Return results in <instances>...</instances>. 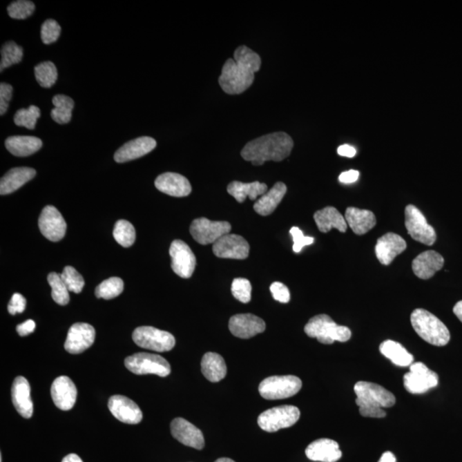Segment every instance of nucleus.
Listing matches in <instances>:
<instances>
[{
  "instance_id": "nucleus-10",
  "label": "nucleus",
  "mask_w": 462,
  "mask_h": 462,
  "mask_svg": "<svg viewBox=\"0 0 462 462\" xmlns=\"http://www.w3.org/2000/svg\"><path fill=\"white\" fill-rule=\"evenodd\" d=\"M354 389L357 396V406L371 405L385 408L392 407L396 404L395 396L384 387L374 383L359 381L354 385Z\"/></svg>"
},
{
  "instance_id": "nucleus-18",
  "label": "nucleus",
  "mask_w": 462,
  "mask_h": 462,
  "mask_svg": "<svg viewBox=\"0 0 462 462\" xmlns=\"http://www.w3.org/2000/svg\"><path fill=\"white\" fill-rule=\"evenodd\" d=\"M171 431L173 438L186 446L198 450L205 447V439L202 431L185 418H175L171 422Z\"/></svg>"
},
{
  "instance_id": "nucleus-40",
  "label": "nucleus",
  "mask_w": 462,
  "mask_h": 462,
  "mask_svg": "<svg viewBox=\"0 0 462 462\" xmlns=\"http://www.w3.org/2000/svg\"><path fill=\"white\" fill-rule=\"evenodd\" d=\"M113 236L118 244L128 248L133 245L135 241V230L130 222L119 220L114 227Z\"/></svg>"
},
{
  "instance_id": "nucleus-36",
  "label": "nucleus",
  "mask_w": 462,
  "mask_h": 462,
  "mask_svg": "<svg viewBox=\"0 0 462 462\" xmlns=\"http://www.w3.org/2000/svg\"><path fill=\"white\" fill-rule=\"evenodd\" d=\"M35 78L42 88H52L58 79V70L51 61L38 64L35 68Z\"/></svg>"
},
{
  "instance_id": "nucleus-46",
  "label": "nucleus",
  "mask_w": 462,
  "mask_h": 462,
  "mask_svg": "<svg viewBox=\"0 0 462 462\" xmlns=\"http://www.w3.org/2000/svg\"><path fill=\"white\" fill-rule=\"evenodd\" d=\"M289 232L293 241V250L296 253H300L304 247L313 244L314 242V238L304 235L303 232L298 227H292Z\"/></svg>"
},
{
  "instance_id": "nucleus-38",
  "label": "nucleus",
  "mask_w": 462,
  "mask_h": 462,
  "mask_svg": "<svg viewBox=\"0 0 462 462\" xmlns=\"http://www.w3.org/2000/svg\"><path fill=\"white\" fill-rule=\"evenodd\" d=\"M124 291V281L119 278H110L103 281L95 289L97 298H116Z\"/></svg>"
},
{
  "instance_id": "nucleus-23",
  "label": "nucleus",
  "mask_w": 462,
  "mask_h": 462,
  "mask_svg": "<svg viewBox=\"0 0 462 462\" xmlns=\"http://www.w3.org/2000/svg\"><path fill=\"white\" fill-rule=\"evenodd\" d=\"M444 259L441 254L434 250H428L418 256L412 263V269L418 278L427 280L442 269Z\"/></svg>"
},
{
  "instance_id": "nucleus-26",
  "label": "nucleus",
  "mask_w": 462,
  "mask_h": 462,
  "mask_svg": "<svg viewBox=\"0 0 462 462\" xmlns=\"http://www.w3.org/2000/svg\"><path fill=\"white\" fill-rule=\"evenodd\" d=\"M30 383L24 377H17L13 382L12 398L14 407L21 416L30 418L33 415V403L30 396Z\"/></svg>"
},
{
  "instance_id": "nucleus-27",
  "label": "nucleus",
  "mask_w": 462,
  "mask_h": 462,
  "mask_svg": "<svg viewBox=\"0 0 462 462\" xmlns=\"http://www.w3.org/2000/svg\"><path fill=\"white\" fill-rule=\"evenodd\" d=\"M37 171L33 168L17 167L10 170L0 181V195H9L23 187L35 177Z\"/></svg>"
},
{
  "instance_id": "nucleus-45",
  "label": "nucleus",
  "mask_w": 462,
  "mask_h": 462,
  "mask_svg": "<svg viewBox=\"0 0 462 462\" xmlns=\"http://www.w3.org/2000/svg\"><path fill=\"white\" fill-rule=\"evenodd\" d=\"M60 33L61 27L55 20L48 19L42 24L41 37L43 43H45V44H52V43L58 41Z\"/></svg>"
},
{
  "instance_id": "nucleus-25",
  "label": "nucleus",
  "mask_w": 462,
  "mask_h": 462,
  "mask_svg": "<svg viewBox=\"0 0 462 462\" xmlns=\"http://www.w3.org/2000/svg\"><path fill=\"white\" fill-rule=\"evenodd\" d=\"M306 456L314 461L336 462L341 459L343 454L338 443L334 440L321 439L308 445Z\"/></svg>"
},
{
  "instance_id": "nucleus-32",
  "label": "nucleus",
  "mask_w": 462,
  "mask_h": 462,
  "mask_svg": "<svg viewBox=\"0 0 462 462\" xmlns=\"http://www.w3.org/2000/svg\"><path fill=\"white\" fill-rule=\"evenodd\" d=\"M267 189V185L261 184L260 182L244 184V182L234 181L229 184L227 191L239 203H242L245 202L247 197H249L251 200H256L260 195H264Z\"/></svg>"
},
{
  "instance_id": "nucleus-35",
  "label": "nucleus",
  "mask_w": 462,
  "mask_h": 462,
  "mask_svg": "<svg viewBox=\"0 0 462 462\" xmlns=\"http://www.w3.org/2000/svg\"><path fill=\"white\" fill-rule=\"evenodd\" d=\"M52 104L55 106L51 112L52 119L59 124L69 123L75 106L73 99L69 96L58 95L53 97Z\"/></svg>"
},
{
  "instance_id": "nucleus-2",
  "label": "nucleus",
  "mask_w": 462,
  "mask_h": 462,
  "mask_svg": "<svg viewBox=\"0 0 462 462\" xmlns=\"http://www.w3.org/2000/svg\"><path fill=\"white\" fill-rule=\"evenodd\" d=\"M293 148V139L287 133L275 132L249 142L241 155L253 166H261L270 160L280 162L289 156Z\"/></svg>"
},
{
  "instance_id": "nucleus-55",
  "label": "nucleus",
  "mask_w": 462,
  "mask_h": 462,
  "mask_svg": "<svg viewBox=\"0 0 462 462\" xmlns=\"http://www.w3.org/2000/svg\"><path fill=\"white\" fill-rule=\"evenodd\" d=\"M454 314H456V316L459 318L462 323V300L457 302L456 306L454 307L453 309Z\"/></svg>"
},
{
  "instance_id": "nucleus-47",
  "label": "nucleus",
  "mask_w": 462,
  "mask_h": 462,
  "mask_svg": "<svg viewBox=\"0 0 462 462\" xmlns=\"http://www.w3.org/2000/svg\"><path fill=\"white\" fill-rule=\"evenodd\" d=\"M12 86L2 82L0 84V115L6 114L12 97Z\"/></svg>"
},
{
  "instance_id": "nucleus-22",
  "label": "nucleus",
  "mask_w": 462,
  "mask_h": 462,
  "mask_svg": "<svg viewBox=\"0 0 462 462\" xmlns=\"http://www.w3.org/2000/svg\"><path fill=\"white\" fill-rule=\"evenodd\" d=\"M156 146L155 139L148 136H142V137L132 139L122 146L115 153L114 160L117 163L128 162V161L145 156L146 154L152 152Z\"/></svg>"
},
{
  "instance_id": "nucleus-29",
  "label": "nucleus",
  "mask_w": 462,
  "mask_h": 462,
  "mask_svg": "<svg viewBox=\"0 0 462 462\" xmlns=\"http://www.w3.org/2000/svg\"><path fill=\"white\" fill-rule=\"evenodd\" d=\"M287 193V186L284 182H278L269 191L258 199L253 205V209L261 216H268L274 212Z\"/></svg>"
},
{
  "instance_id": "nucleus-15",
  "label": "nucleus",
  "mask_w": 462,
  "mask_h": 462,
  "mask_svg": "<svg viewBox=\"0 0 462 462\" xmlns=\"http://www.w3.org/2000/svg\"><path fill=\"white\" fill-rule=\"evenodd\" d=\"M39 227L42 235L52 242H59L66 233V222L56 207L46 206L39 218Z\"/></svg>"
},
{
  "instance_id": "nucleus-9",
  "label": "nucleus",
  "mask_w": 462,
  "mask_h": 462,
  "mask_svg": "<svg viewBox=\"0 0 462 462\" xmlns=\"http://www.w3.org/2000/svg\"><path fill=\"white\" fill-rule=\"evenodd\" d=\"M135 345L142 349L156 351V352H167L173 349L175 339L170 332L152 327H141L136 328L133 332Z\"/></svg>"
},
{
  "instance_id": "nucleus-39",
  "label": "nucleus",
  "mask_w": 462,
  "mask_h": 462,
  "mask_svg": "<svg viewBox=\"0 0 462 462\" xmlns=\"http://www.w3.org/2000/svg\"><path fill=\"white\" fill-rule=\"evenodd\" d=\"M1 56L0 70L3 71L6 68L21 62L23 57V49L17 43L9 41L2 46Z\"/></svg>"
},
{
  "instance_id": "nucleus-54",
  "label": "nucleus",
  "mask_w": 462,
  "mask_h": 462,
  "mask_svg": "<svg viewBox=\"0 0 462 462\" xmlns=\"http://www.w3.org/2000/svg\"><path fill=\"white\" fill-rule=\"evenodd\" d=\"M378 462H396V459L393 453L387 451V452L383 454V456Z\"/></svg>"
},
{
  "instance_id": "nucleus-21",
  "label": "nucleus",
  "mask_w": 462,
  "mask_h": 462,
  "mask_svg": "<svg viewBox=\"0 0 462 462\" xmlns=\"http://www.w3.org/2000/svg\"><path fill=\"white\" fill-rule=\"evenodd\" d=\"M51 395L57 407L63 411H69L76 403L77 387L67 376H61L52 383Z\"/></svg>"
},
{
  "instance_id": "nucleus-56",
  "label": "nucleus",
  "mask_w": 462,
  "mask_h": 462,
  "mask_svg": "<svg viewBox=\"0 0 462 462\" xmlns=\"http://www.w3.org/2000/svg\"><path fill=\"white\" fill-rule=\"evenodd\" d=\"M62 462H84L81 461V458L77 456L76 454H68L67 456L64 457Z\"/></svg>"
},
{
  "instance_id": "nucleus-48",
  "label": "nucleus",
  "mask_w": 462,
  "mask_h": 462,
  "mask_svg": "<svg viewBox=\"0 0 462 462\" xmlns=\"http://www.w3.org/2000/svg\"><path fill=\"white\" fill-rule=\"evenodd\" d=\"M272 296L276 300L281 303H288L290 300V293L287 288L282 282H275L270 287Z\"/></svg>"
},
{
  "instance_id": "nucleus-19",
  "label": "nucleus",
  "mask_w": 462,
  "mask_h": 462,
  "mask_svg": "<svg viewBox=\"0 0 462 462\" xmlns=\"http://www.w3.org/2000/svg\"><path fill=\"white\" fill-rule=\"evenodd\" d=\"M110 413L125 424L136 425L142 421V412L138 405L126 396L116 395L108 402Z\"/></svg>"
},
{
  "instance_id": "nucleus-11",
  "label": "nucleus",
  "mask_w": 462,
  "mask_h": 462,
  "mask_svg": "<svg viewBox=\"0 0 462 462\" xmlns=\"http://www.w3.org/2000/svg\"><path fill=\"white\" fill-rule=\"evenodd\" d=\"M405 389L408 392L418 395L439 385V375L422 363H414L410 366V371L404 375Z\"/></svg>"
},
{
  "instance_id": "nucleus-37",
  "label": "nucleus",
  "mask_w": 462,
  "mask_h": 462,
  "mask_svg": "<svg viewBox=\"0 0 462 462\" xmlns=\"http://www.w3.org/2000/svg\"><path fill=\"white\" fill-rule=\"evenodd\" d=\"M48 281L52 288V297L55 302L61 306H66L70 302L69 289L63 281L61 274L51 272L48 275Z\"/></svg>"
},
{
  "instance_id": "nucleus-52",
  "label": "nucleus",
  "mask_w": 462,
  "mask_h": 462,
  "mask_svg": "<svg viewBox=\"0 0 462 462\" xmlns=\"http://www.w3.org/2000/svg\"><path fill=\"white\" fill-rule=\"evenodd\" d=\"M35 329V323L34 320H28L24 323L20 324L17 327V331L21 336H25L33 333Z\"/></svg>"
},
{
  "instance_id": "nucleus-24",
  "label": "nucleus",
  "mask_w": 462,
  "mask_h": 462,
  "mask_svg": "<svg viewBox=\"0 0 462 462\" xmlns=\"http://www.w3.org/2000/svg\"><path fill=\"white\" fill-rule=\"evenodd\" d=\"M155 187L160 192L173 197H185L191 195L192 187L187 178L180 174L167 173L156 178Z\"/></svg>"
},
{
  "instance_id": "nucleus-16",
  "label": "nucleus",
  "mask_w": 462,
  "mask_h": 462,
  "mask_svg": "<svg viewBox=\"0 0 462 462\" xmlns=\"http://www.w3.org/2000/svg\"><path fill=\"white\" fill-rule=\"evenodd\" d=\"M95 339V329L92 325L77 323L68 332L64 349L70 354H81L94 345Z\"/></svg>"
},
{
  "instance_id": "nucleus-30",
  "label": "nucleus",
  "mask_w": 462,
  "mask_h": 462,
  "mask_svg": "<svg viewBox=\"0 0 462 462\" xmlns=\"http://www.w3.org/2000/svg\"><path fill=\"white\" fill-rule=\"evenodd\" d=\"M314 218L318 230L321 232L328 233L332 228L342 233L347 231V224L345 217H343L335 207L327 206L318 211L314 213Z\"/></svg>"
},
{
  "instance_id": "nucleus-42",
  "label": "nucleus",
  "mask_w": 462,
  "mask_h": 462,
  "mask_svg": "<svg viewBox=\"0 0 462 462\" xmlns=\"http://www.w3.org/2000/svg\"><path fill=\"white\" fill-rule=\"evenodd\" d=\"M61 277H62L63 281L70 292L76 293L81 292L85 285L84 279L74 267H64Z\"/></svg>"
},
{
  "instance_id": "nucleus-3",
  "label": "nucleus",
  "mask_w": 462,
  "mask_h": 462,
  "mask_svg": "<svg viewBox=\"0 0 462 462\" xmlns=\"http://www.w3.org/2000/svg\"><path fill=\"white\" fill-rule=\"evenodd\" d=\"M411 324L415 332L430 345L443 347L450 342L449 329L428 311L422 308L415 309L411 314Z\"/></svg>"
},
{
  "instance_id": "nucleus-12",
  "label": "nucleus",
  "mask_w": 462,
  "mask_h": 462,
  "mask_svg": "<svg viewBox=\"0 0 462 462\" xmlns=\"http://www.w3.org/2000/svg\"><path fill=\"white\" fill-rule=\"evenodd\" d=\"M189 231L200 244H214L222 236L231 232V225L227 221H212L200 218L192 222Z\"/></svg>"
},
{
  "instance_id": "nucleus-53",
  "label": "nucleus",
  "mask_w": 462,
  "mask_h": 462,
  "mask_svg": "<svg viewBox=\"0 0 462 462\" xmlns=\"http://www.w3.org/2000/svg\"><path fill=\"white\" fill-rule=\"evenodd\" d=\"M338 153L340 156L353 157L356 155V149L352 146L345 144L339 146Z\"/></svg>"
},
{
  "instance_id": "nucleus-31",
  "label": "nucleus",
  "mask_w": 462,
  "mask_h": 462,
  "mask_svg": "<svg viewBox=\"0 0 462 462\" xmlns=\"http://www.w3.org/2000/svg\"><path fill=\"white\" fill-rule=\"evenodd\" d=\"M41 139L35 136L14 135L7 138L6 148L8 151L17 157L32 155L41 148Z\"/></svg>"
},
{
  "instance_id": "nucleus-8",
  "label": "nucleus",
  "mask_w": 462,
  "mask_h": 462,
  "mask_svg": "<svg viewBox=\"0 0 462 462\" xmlns=\"http://www.w3.org/2000/svg\"><path fill=\"white\" fill-rule=\"evenodd\" d=\"M405 227L412 238L426 246H432L436 240L434 228L426 221L424 214L414 205L405 209Z\"/></svg>"
},
{
  "instance_id": "nucleus-34",
  "label": "nucleus",
  "mask_w": 462,
  "mask_h": 462,
  "mask_svg": "<svg viewBox=\"0 0 462 462\" xmlns=\"http://www.w3.org/2000/svg\"><path fill=\"white\" fill-rule=\"evenodd\" d=\"M383 356L401 367H410L414 363V356L399 343L386 340L379 347Z\"/></svg>"
},
{
  "instance_id": "nucleus-5",
  "label": "nucleus",
  "mask_w": 462,
  "mask_h": 462,
  "mask_svg": "<svg viewBox=\"0 0 462 462\" xmlns=\"http://www.w3.org/2000/svg\"><path fill=\"white\" fill-rule=\"evenodd\" d=\"M302 382L296 376H272L264 379L259 392L267 400H280L296 395L302 389Z\"/></svg>"
},
{
  "instance_id": "nucleus-51",
  "label": "nucleus",
  "mask_w": 462,
  "mask_h": 462,
  "mask_svg": "<svg viewBox=\"0 0 462 462\" xmlns=\"http://www.w3.org/2000/svg\"><path fill=\"white\" fill-rule=\"evenodd\" d=\"M359 175V171L356 170L345 171V173L339 175V181L345 184H353V182H356L358 180Z\"/></svg>"
},
{
  "instance_id": "nucleus-14",
  "label": "nucleus",
  "mask_w": 462,
  "mask_h": 462,
  "mask_svg": "<svg viewBox=\"0 0 462 462\" xmlns=\"http://www.w3.org/2000/svg\"><path fill=\"white\" fill-rule=\"evenodd\" d=\"M249 250V242L242 236L231 233L222 236L213 246V253L221 259L245 260Z\"/></svg>"
},
{
  "instance_id": "nucleus-4",
  "label": "nucleus",
  "mask_w": 462,
  "mask_h": 462,
  "mask_svg": "<svg viewBox=\"0 0 462 462\" xmlns=\"http://www.w3.org/2000/svg\"><path fill=\"white\" fill-rule=\"evenodd\" d=\"M304 331L309 338H317L323 345H332L336 341L345 343L352 336L349 328L336 324L327 314H320L311 318Z\"/></svg>"
},
{
  "instance_id": "nucleus-44",
  "label": "nucleus",
  "mask_w": 462,
  "mask_h": 462,
  "mask_svg": "<svg viewBox=\"0 0 462 462\" xmlns=\"http://www.w3.org/2000/svg\"><path fill=\"white\" fill-rule=\"evenodd\" d=\"M35 9V3L26 0H19L12 2L8 6V14L14 19H26L34 13Z\"/></svg>"
},
{
  "instance_id": "nucleus-6",
  "label": "nucleus",
  "mask_w": 462,
  "mask_h": 462,
  "mask_svg": "<svg viewBox=\"0 0 462 462\" xmlns=\"http://www.w3.org/2000/svg\"><path fill=\"white\" fill-rule=\"evenodd\" d=\"M125 367L136 375L154 374L166 377L171 374L169 363L159 354L137 353L126 358Z\"/></svg>"
},
{
  "instance_id": "nucleus-13",
  "label": "nucleus",
  "mask_w": 462,
  "mask_h": 462,
  "mask_svg": "<svg viewBox=\"0 0 462 462\" xmlns=\"http://www.w3.org/2000/svg\"><path fill=\"white\" fill-rule=\"evenodd\" d=\"M171 268L182 278L192 277L196 267V258L191 248L181 240H175L170 248Z\"/></svg>"
},
{
  "instance_id": "nucleus-1",
  "label": "nucleus",
  "mask_w": 462,
  "mask_h": 462,
  "mask_svg": "<svg viewBox=\"0 0 462 462\" xmlns=\"http://www.w3.org/2000/svg\"><path fill=\"white\" fill-rule=\"evenodd\" d=\"M260 66V55L248 46H239L235 51L234 59H229L224 64L218 78L220 87L228 95L242 94L253 84L254 74Z\"/></svg>"
},
{
  "instance_id": "nucleus-43",
  "label": "nucleus",
  "mask_w": 462,
  "mask_h": 462,
  "mask_svg": "<svg viewBox=\"0 0 462 462\" xmlns=\"http://www.w3.org/2000/svg\"><path fill=\"white\" fill-rule=\"evenodd\" d=\"M233 296L242 303H249L252 297V285L246 278H235L231 285Z\"/></svg>"
},
{
  "instance_id": "nucleus-57",
  "label": "nucleus",
  "mask_w": 462,
  "mask_h": 462,
  "mask_svg": "<svg viewBox=\"0 0 462 462\" xmlns=\"http://www.w3.org/2000/svg\"><path fill=\"white\" fill-rule=\"evenodd\" d=\"M215 462H235L234 461L230 459V458H220Z\"/></svg>"
},
{
  "instance_id": "nucleus-17",
  "label": "nucleus",
  "mask_w": 462,
  "mask_h": 462,
  "mask_svg": "<svg viewBox=\"0 0 462 462\" xmlns=\"http://www.w3.org/2000/svg\"><path fill=\"white\" fill-rule=\"evenodd\" d=\"M229 329L236 338L249 339L264 332L266 323L253 314H236L231 318Z\"/></svg>"
},
{
  "instance_id": "nucleus-49",
  "label": "nucleus",
  "mask_w": 462,
  "mask_h": 462,
  "mask_svg": "<svg viewBox=\"0 0 462 462\" xmlns=\"http://www.w3.org/2000/svg\"><path fill=\"white\" fill-rule=\"evenodd\" d=\"M25 307H26V299L24 298V296L19 293H14L9 302V313L12 315L21 314L25 310Z\"/></svg>"
},
{
  "instance_id": "nucleus-33",
  "label": "nucleus",
  "mask_w": 462,
  "mask_h": 462,
  "mask_svg": "<svg viewBox=\"0 0 462 462\" xmlns=\"http://www.w3.org/2000/svg\"><path fill=\"white\" fill-rule=\"evenodd\" d=\"M202 372L207 381L213 383L221 381L227 374L224 358L216 353H206L202 358Z\"/></svg>"
},
{
  "instance_id": "nucleus-50",
  "label": "nucleus",
  "mask_w": 462,
  "mask_h": 462,
  "mask_svg": "<svg viewBox=\"0 0 462 462\" xmlns=\"http://www.w3.org/2000/svg\"><path fill=\"white\" fill-rule=\"evenodd\" d=\"M359 411L360 415L366 418H381L386 416V412L384 408L371 406V405H360Z\"/></svg>"
},
{
  "instance_id": "nucleus-28",
  "label": "nucleus",
  "mask_w": 462,
  "mask_h": 462,
  "mask_svg": "<svg viewBox=\"0 0 462 462\" xmlns=\"http://www.w3.org/2000/svg\"><path fill=\"white\" fill-rule=\"evenodd\" d=\"M345 220L354 234L359 235L366 234L377 224L374 213L369 210L356 209V207L347 209Z\"/></svg>"
},
{
  "instance_id": "nucleus-41",
  "label": "nucleus",
  "mask_w": 462,
  "mask_h": 462,
  "mask_svg": "<svg viewBox=\"0 0 462 462\" xmlns=\"http://www.w3.org/2000/svg\"><path fill=\"white\" fill-rule=\"evenodd\" d=\"M39 117H41V110L37 106H30L28 109L17 110L15 117H14V122L17 126L34 130Z\"/></svg>"
},
{
  "instance_id": "nucleus-7",
  "label": "nucleus",
  "mask_w": 462,
  "mask_h": 462,
  "mask_svg": "<svg viewBox=\"0 0 462 462\" xmlns=\"http://www.w3.org/2000/svg\"><path fill=\"white\" fill-rule=\"evenodd\" d=\"M300 416L298 407L285 405L264 411L258 418V425L264 432H276L281 429L291 427L299 421Z\"/></svg>"
},
{
  "instance_id": "nucleus-20",
  "label": "nucleus",
  "mask_w": 462,
  "mask_h": 462,
  "mask_svg": "<svg viewBox=\"0 0 462 462\" xmlns=\"http://www.w3.org/2000/svg\"><path fill=\"white\" fill-rule=\"evenodd\" d=\"M406 249L407 242L402 236L389 232L378 238L375 247V253L379 262L385 266H389L395 258L403 253Z\"/></svg>"
}]
</instances>
